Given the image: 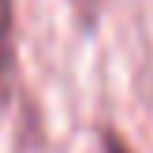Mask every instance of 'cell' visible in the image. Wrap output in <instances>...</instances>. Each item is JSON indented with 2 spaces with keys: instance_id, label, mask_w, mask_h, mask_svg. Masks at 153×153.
<instances>
[{
  "instance_id": "6da1fadb",
  "label": "cell",
  "mask_w": 153,
  "mask_h": 153,
  "mask_svg": "<svg viewBox=\"0 0 153 153\" xmlns=\"http://www.w3.org/2000/svg\"><path fill=\"white\" fill-rule=\"evenodd\" d=\"M15 67H19V52H15V7H11V0H0V105L11 101Z\"/></svg>"
},
{
  "instance_id": "7a4b0ae2",
  "label": "cell",
  "mask_w": 153,
  "mask_h": 153,
  "mask_svg": "<svg viewBox=\"0 0 153 153\" xmlns=\"http://www.w3.org/2000/svg\"><path fill=\"white\" fill-rule=\"evenodd\" d=\"M101 142H105V153H131V146H127V142L120 138L116 131H105V138H101Z\"/></svg>"
}]
</instances>
